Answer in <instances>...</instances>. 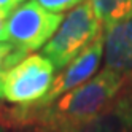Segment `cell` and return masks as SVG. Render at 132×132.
<instances>
[{"mask_svg":"<svg viewBox=\"0 0 132 132\" xmlns=\"http://www.w3.org/2000/svg\"><path fill=\"white\" fill-rule=\"evenodd\" d=\"M124 84L121 75L103 67L89 81L64 94L48 107H16L10 116L16 124L29 126L35 132H67L99 115Z\"/></svg>","mask_w":132,"mask_h":132,"instance_id":"cell-1","label":"cell"},{"mask_svg":"<svg viewBox=\"0 0 132 132\" xmlns=\"http://www.w3.org/2000/svg\"><path fill=\"white\" fill-rule=\"evenodd\" d=\"M102 34V26L92 11L89 0H86L64 16L57 32L43 46L42 54L56 70H62Z\"/></svg>","mask_w":132,"mask_h":132,"instance_id":"cell-2","label":"cell"},{"mask_svg":"<svg viewBox=\"0 0 132 132\" xmlns=\"http://www.w3.org/2000/svg\"><path fill=\"white\" fill-rule=\"evenodd\" d=\"M54 77V65L43 54H30L3 77L0 99L18 107L35 105L46 96Z\"/></svg>","mask_w":132,"mask_h":132,"instance_id":"cell-3","label":"cell"},{"mask_svg":"<svg viewBox=\"0 0 132 132\" xmlns=\"http://www.w3.org/2000/svg\"><path fill=\"white\" fill-rule=\"evenodd\" d=\"M62 21V14L45 10L35 0H27L8 16V42L29 56L32 51L43 50V46L57 32Z\"/></svg>","mask_w":132,"mask_h":132,"instance_id":"cell-4","label":"cell"},{"mask_svg":"<svg viewBox=\"0 0 132 132\" xmlns=\"http://www.w3.org/2000/svg\"><path fill=\"white\" fill-rule=\"evenodd\" d=\"M103 46H105V34L99 35L70 64H67L62 70H59V73L54 77L48 92H46V96L40 102H37L35 105H30V107L32 108L48 107L50 103L62 97L64 94H67L75 88L89 81L99 70L100 61L103 57Z\"/></svg>","mask_w":132,"mask_h":132,"instance_id":"cell-5","label":"cell"},{"mask_svg":"<svg viewBox=\"0 0 132 132\" xmlns=\"http://www.w3.org/2000/svg\"><path fill=\"white\" fill-rule=\"evenodd\" d=\"M67 132H132V84L126 83L99 115Z\"/></svg>","mask_w":132,"mask_h":132,"instance_id":"cell-6","label":"cell"},{"mask_svg":"<svg viewBox=\"0 0 132 132\" xmlns=\"http://www.w3.org/2000/svg\"><path fill=\"white\" fill-rule=\"evenodd\" d=\"M103 67L116 72L132 84V16L105 30Z\"/></svg>","mask_w":132,"mask_h":132,"instance_id":"cell-7","label":"cell"},{"mask_svg":"<svg viewBox=\"0 0 132 132\" xmlns=\"http://www.w3.org/2000/svg\"><path fill=\"white\" fill-rule=\"evenodd\" d=\"M103 32L132 16V0H89Z\"/></svg>","mask_w":132,"mask_h":132,"instance_id":"cell-8","label":"cell"},{"mask_svg":"<svg viewBox=\"0 0 132 132\" xmlns=\"http://www.w3.org/2000/svg\"><path fill=\"white\" fill-rule=\"evenodd\" d=\"M26 57L27 54L22 53L19 48H16L13 43L0 42V84H2V80L5 75Z\"/></svg>","mask_w":132,"mask_h":132,"instance_id":"cell-9","label":"cell"},{"mask_svg":"<svg viewBox=\"0 0 132 132\" xmlns=\"http://www.w3.org/2000/svg\"><path fill=\"white\" fill-rule=\"evenodd\" d=\"M35 2H38L45 10H48L51 13L62 14L65 11H70L73 8H77L86 0H35Z\"/></svg>","mask_w":132,"mask_h":132,"instance_id":"cell-10","label":"cell"},{"mask_svg":"<svg viewBox=\"0 0 132 132\" xmlns=\"http://www.w3.org/2000/svg\"><path fill=\"white\" fill-rule=\"evenodd\" d=\"M27 0H0V11H3L6 16H10L11 11H14L18 6L26 3Z\"/></svg>","mask_w":132,"mask_h":132,"instance_id":"cell-11","label":"cell"},{"mask_svg":"<svg viewBox=\"0 0 132 132\" xmlns=\"http://www.w3.org/2000/svg\"><path fill=\"white\" fill-rule=\"evenodd\" d=\"M6 21H8V16H6L3 11H0V42H8Z\"/></svg>","mask_w":132,"mask_h":132,"instance_id":"cell-12","label":"cell"},{"mask_svg":"<svg viewBox=\"0 0 132 132\" xmlns=\"http://www.w3.org/2000/svg\"><path fill=\"white\" fill-rule=\"evenodd\" d=\"M0 132H2V129H0Z\"/></svg>","mask_w":132,"mask_h":132,"instance_id":"cell-13","label":"cell"}]
</instances>
